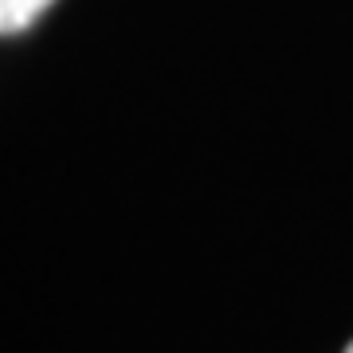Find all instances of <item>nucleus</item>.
Masks as SVG:
<instances>
[{"mask_svg":"<svg viewBox=\"0 0 353 353\" xmlns=\"http://www.w3.org/2000/svg\"><path fill=\"white\" fill-rule=\"evenodd\" d=\"M345 353H353V341H350V345H345Z\"/></svg>","mask_w":353,"mask_h":353,"instance_id":"2","label":"nucleus"},{"mask_svg":"<svg viewBox=\"0 0 353 353\" xmlns=\"http://www.w3.org/2000/svg\"><path fill=\"white\" fill-rule=\"evenodd\" d=\"M55 0H0V36L28 32Z\"/></svg>","mask_w":353,"mask_h":353,"instance_id":"1","label":"nucleus"}]
</instances>
